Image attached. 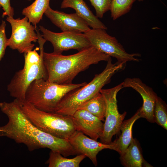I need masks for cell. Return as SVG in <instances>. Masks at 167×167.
<instances>
[{"label": "cell", "mask_w": 167, "mask_h": 167, "mask_svg": "<svg viewBox=\"0 0 167 167\" xmlns=\"http://www.w3.org/2000/svg\"><path fill=\"white\" fill-rule=\"evenodd\" d=\"M28 0V1H30L31 0Z\"/></svg>", "instance_id": "obj_28"}, {"label": "cell", "mask_w": 167, "mask_h": 167, "mask_svg": "<svg viewBox=\"0 0 167 167\" xmlns=\"http://www.w3.org/2000/svg\"><path fill=\"white\" fill-rule=\"evenodd\" d=\"M71 118L76 131L96 140L100 138L103 132L104 123L97 117L86 110L79 109Z\"/></svg>", "instance_id": "obj_14"}, {"label": "cell", "mask_w": 167, "mask_h": 167, "mask_svg": "<svg viewBox=\"0 0 167 167\" xmlns=\"http://www.w3.org/2000/svg\"><path fill=\"white\" fill-rule=\"evenodd\" d=\"M44 14L62 32L72 31L84 33L90 29L87 23L76 13H66L54 10L49 6Z\"/></svg>", "instance_id": "obj_13"}, {"label": "cell", "mask_w": 167, "mask_h": 167, "mask_svg": "<svg viewBox=\"0 0 167 167\" xmlns=\"http://www.w3.org/2000/svg\"><path fill=\"white\" fill-rule=\"evenodd\" d=\"M107 62L105 69L95 75L89 83L67 94L59 103L54 113L72 116L82 104L100 92L102 88L110 82L112 76L124 66V64L117 62L113 63L111 57Z\"/></svg>", "instance_id": "obj_3"}, {"label": "cell", "mask_w": 167, "mask_h": 167, "mask_svg": "<svg viewBox=\"0 0 167 167\" xmlns=\"http://www.w3.org/2000/svg\"><path fill=\"white\" fill-rule=\"evenodd\" d=\"M111 57L93 46L70 55L44 52V64L47 80L58 84H70L80 72L93 64L107 61Z\"/></svg>", "instance_id": "obj_2"}, {"label": "cell", "mask_w": 167, "mask_h": 167, "mask_svg": "<svg viewBox=\"0 0 167 167\" xmlns=\"http://www.w3.org/2000/svg\"><path fill=\"white\" fill-rule=\"evenodd\" d=\"M89 0L94 7L98 18H102L105 13L110 10L112 0Z\"/></svg>", "instance_id": "obj_23"}, {"label": "cell", "mask_w": 167, "mask_h": 167, "mask_svg": "<svg viewBox=\"0 0 167 167\" xmlns=\"http://www.w3.org/2000/svg\"><path fill=\"white\" fill-rule=\"evenodd\" d=\"M106 30L90 28L84 33L92 46L111 57L116 58L118 63L125 65L127 62H139L141 60L135 58L140 57V54L127 53L116 38L109 35Z\"/></svg>", "instance_id": "obj_7"}, {"label": "cell", "mask_w": 167, "mask_h": 167, "mask_svg": "<svg viewBox=\"0 0 167 167\" xmlns=\"http://www.w3.org/2000/svg\"><path fill=\"white\" fill-rule=\"evenodd\" d=\"M62 9L72 8L92 29L107 30V27L93 14L84 0H63L61 6Z\"/></svg>", "instance_id": "obj_15"}, {"label": "cell", "mask_w": 167, "mask_h": 167, "mask_svg": "<svg viewBox=\"0 0 167 167\" xmlns=\"http://www.w3.org/2000/svg\"><path fill=\"white\" fill-rule=\"evenodd\" d=\"M139 109L131 118L123 121L121 125L120 131L121 133L119 137L109 143L110 149L117 152L121 154L127 149L133 138L132 135V128L135 122L141 118Z\"/></svg>", "instance_id": "obj_16"}, {"label": "cell", "mask_w": 167, "mask_h": 167, "mask_svg": "<svg viewBox=\"0 0 167 167\" xmlns=\"http://www.w3.org/2000/svg\"><path fill=\"white\" fill-rule=\"evenodd\" d=\"M121 164L126 167L149 166V164L144 159L139 143L133 138L125 151L120 155Z\"/></svg>", "instance_id": "obj_17"}, {"label": "cell", "mask_w": 167, "mask_h": 167, "mask_svg": "<svg viewBox=\"0 0 167 167\" xmlns=\"http://www.w3.org/2000/svg\"><path fill=\"white\" fill-rule=\"evenodd\" d=\"M50 1L35 0L30 5L23 9L22 14L36 28L37 24L42 19L43 14L49 6Z\"/></svg>", "instance_id": "obj_18"}, {"label": "cell", "mask_w": 167, "mask_h": 167, "mask_svg": "<svg viewBox=\"0 0 167 167\" xmlns=\"http://www.w3.org/2000/svg\"><path fill=\"white\" fill-rule=\"evenodd\" d=\"M155 122L167 130V109L166 103L157 96L154 109Z\"/></svg>", "instance_id": "obj_22"}, {"label": "cell", "mask_w": 167, "mask_h": 167, "mask_svg": "<svg viewBox=\"0 0 167 167\" xmlns=\"http://www.w3.org/2000/svg\"><path fill=\"white\" fill-rule=\"evenodd\" d=\"M87 83L58 84L43 79L35 80L28 87L25 100L40 110L54 112L59 103L67 94Z\"/></svg>", "instance_id": "obj_4"}, {"label": "cell", "mask_w": 167, "mask_h": 167, "mask_svg": "<svg viewBox=\"0 0 167 167\" xmlns=\"http://www.w3.org/2000/svg\"><path fill=\"white\" fill-rule=\"evenodd\" d=\"M1 7L3 10L2 17L6 16L13 17L14 10L11 6L10 0H0V8Z\"/></svg>", "instance_id": "obj_26"}, {"label": "cell", "mask_w": 167, "mask_h": 167, "mask_svg": "<svg viewBox=\"0 0 167 167\" xmlns=\"http://www.w3.org/2000/svg\"><path fill=\"white\" fill-rule=\"evenodd\" d=\"M6 24L2 21L0 25V61L4 57L6 49L8 46V39L6 34Z\"/></svg>", "instance_id": "obj_24"}, {"label": "cell", "mask_w": 167, "mask_h": 167, "mask_svg": "<svg viewBox=\"0 0 167 167\" xmlns=\"http://www.w3.org/2000/svg\"><path fill=\"white\" fill-rule=\"evenodd\" d=\"M144 0H138V1L139 2H142Z\"/></svg>", "instance_id": "obj_27"}, {"label": "cell", "mask_w": 167, "mask_h": 167, "mask_svg": "<svg viewBox=\"0 0 167 167\" xmlns=\"http://www.w3.org/2000/svg\"><path fill=\"white\" fill-rule=\"evenodd\" d=\"M39 29L42 33L43 38L52 45L53 53L55 54H62L63 51L71 49L79 51L92 46L85 34L82 32L72 31L55 32L41 25Z\"/></svg>", "instance_id": "obj_10"}, {"label": "cell", "mask_w": 167, "mask_h": 167, "mask_svg": "<svg viewBox=\"0 0 167 167\" xmlns=\"http://www.w3.org/2000/svg\"><path fill=\"white\" fill-rule=\"evenodd\" d=\"M6 21L11 25L12 32L8 40V46L17 50L20 53L32 50L35 46L32 42L37 41L38 36L36 28L29 21L27 18L15 19L7 16Z\"/></svg>", "instance_id": "obj_9"}, {"label": "cell", "mask_w": 167, "mask_h": 167, "mask_svg": "<svg viewBox=\"0 0 167 167\" xmlns=\"http://www.w3.org/2000/svg\"><path fill=\"white\" fill-rule=\"evenodd\" d=\"M0 109L8 119L6 124L0 126V136L24 144L30 151L48 148L65 157L77 155L68 140L45 132L35 125L23 112L17 99L0 102Z\"/></svg>", "instance_id": "obj_1"}, {"label": "cell", "mask_w": 167, "mask_h": 167, "mask_svg": "<svg viewBox=\"0 0 167 167\" xmlns=\"http://www.w3.org/2000/svg\"><path fill=\"white\" fill-rule=\"evenodd\" d=\"M136 0H112L110 11L111 18L115 20L128 13Z\"/></svg>", "instance_id": "obj_21"}, {"label": "cell", "mask_w": 167, "mask_h": 167, "mask_svg": "<svg viewBox=\"0 0 167 167\" xmlns=\"http://www.w3.org/2000/svg\"><path fill=\"white\" fill-rule=\"evenodd\" d=\"M24 67L30 66L39 62L41 56L36 52V49L24 54Z\"/></svg>", "instance_id": "obj_25"}, {"label": "cell", "mask_w": 167, "mask_h": 167, "mask_svg": "<svg viewBox=\"0 0 167 167\" xmlns=\"http://www.w3.org/2000/svg\"><path fill=\"white\" fill-rule=\"evenodd\" d=\"M36 32L40 50V62L30 66L24 67L22 69L17 71L7 86V90L10 96L18 100H25L26 90L34 80L41 79H47V73L43 58L44 46L47 41L42 36L39 30H36Z\"/></svg>", "instance_id": "obj_6"}, {"label": "cell", "mask_w": 167, "mask_h": 167, "mask_svg": "<svg viewBox=\"0 0 167 167\" xmlns=\"http://www.w3.org/2000/svg\"><path fill=\"white\" fill-rule=\"evenodd\" d=\"M78 155L83 154L88 157L96 166L97 155L102 150L111 148V145L97 141L86 136L82 132L76 131L68 140Z\"/></svg>", "instance_id": "obj_12"}, {"label": "cell", "mask_w": 167, "mask_h": 167, "mask_svg": "<svg viewBox=\"0 0 167 167\" xmlns=\"http://www.w3.org/2000/svg\"><path fill=\"white\" fill-rule=\"evenodd\" d=\"M124 88L122 83L112 88L101 89L100 92L105 100L106 105L105 122L103 133L100 137V142L109 144L113 136L118 133L126 112L120 113L117 105V95L118 92Z\"/></svg>", "instance_id": "obj_8"}, {"label": "cell", "mask_w": 167, "mask_h": 167, "mask_svg": "<svg viewBox=\"0 0 167 167\" xmlns=\"http://www.w3.org/2000/svg\"><path fill=\"white\" fill-rule=\"evenodd\" d=\"M60 153L51 150L46 163L49 167H79L81 162L86 157L79 154L72 158L63 156Z\"/></svg>", "instance_id": "obj_20"}, {"label": "cell", "mask_w": 167, "mask_h": 167, "mask_svg": "<svg viewBox=\"0 0 167 167\" xmlns=\"http://www.w3.org/2000/svg\"><path fill=\"white\" fill-rule=\"evenodd\" d=\"M17 100L28 118L41 131L67 140L76 131L71 116L42 111L25 100Z\"/></svg>", "instance_id": "obj_5"}, {"label": "cell", "mask_w": 167, "mask_h": 167, "mask_svg": "<svg viewBox=\"0 0 167 167\" xmlns=\"http://www.w3.org/2000/svg\"><path fill=\"white\" fill-rule=\"evenodd\" d=\"M105 109V99L102 95L100 92L83 103L78 109L86 110L102 121H104Z\"/></svg>", "instance_id": "obj_19"}, {"label": "cell", "mask_w": 167, "mask_h": 167, "mask_svg": "<svg viewBox=\"0 0 167 167\" xmlns=\"http://www.w3.org/2000/svg\"><path fill=\"white\" fill-rule=\"evenodd\" d=\"M123 88H131L141 96L143 104L139 109L141 118L150 122H155L154 109L157 96L152 89L143 82L139 78H127L122 83Z\"/></svg>", "instance_id": "obj_11"}]
</instances>
